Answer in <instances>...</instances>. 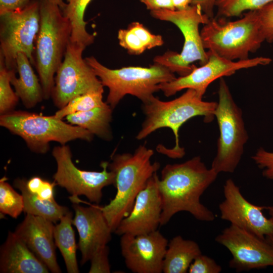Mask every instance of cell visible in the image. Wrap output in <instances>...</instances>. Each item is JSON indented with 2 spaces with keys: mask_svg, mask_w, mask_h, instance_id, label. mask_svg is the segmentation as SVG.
I'll return each instance as SVG.
<instances>
[{
  "mask_svg": "<svg viewBox=\"0 0 273 273\" xmlns=\"http://www.w3.org/2000/svg\"><path fill=\"white\" fill-rule=\"evenodd\" d=\"M218 174L199 156L181 163L166 165L158 180L162 205L160 225L180 211L189 212L200 221L214 220L215 214L201 203L200 197Z\"/></svg>",
  "mask_w": 273,
  "mask_h": 273,
  "instance_id": "6da1fadb",
  "label": "cell"
},
{
  "mask_svg": "<svg viewBox=\"0 0 273 273\" xmlns=\"http://www.w3.org/2000/svg\"><path fill=\"white\" fill-rule=\"evenodd\" d=\"M153 154V150L143 144L133 154L124 153L112 156L108 168L115 174L117 192L107 205L100 207L113 232L129 214L138 194L159 169L158 162L151 163Z\"/></svg>",
  "mask_w": 273,
  "mask_h": 273,
  "instance_id": "7a4b0ae2",
  "label": "cell"
},
{
  "mask_svg": "<svg viewBox=\"0 0 273 273\" xmlns=\"http://www.w3.org/2000/svg\"><path fill=\"white\" fill-rule=\"evenodd\" d=\"M202 98L192 89H187L181 96L169 101H163L153 96L143 103L142 110L146 117L136 139L141 140L158 129L169 128L173 132L175 145L169 149L163 147L159 151L171 158H182L185 151L179 146L178 132L181 126L195 117L203 116L206 123L215 118L217 102L204 101Z\"/></svg>",
  "mask_w": 273,
  "mask_h": 273,
  "instance_id": "3957f363",
  "label": "cell"
},
{
  "mask_svg": "<svg viewBox=\"0 0 273 273\" xmlns=\"http://www.w3.org/2000/svg\"><path fill=\"white\" fill-rule=\"evenodd\" d=\"M40 16L34 49V66L43 99L48 100L52 96L55 74L64 59L72 28L60 7L49 0H40Z\"/></svg>",
  "mask_w": 273,
  "mask_h": 273,
  "instance_id": "277c9868",
  "label": "cell"
},
{
  "mask_svg": "<svg viewBox=\"0 0 273 273\" xmlns=\"http://www.w3.org/2000/svg\"><path fill=\"white\" fill-rule=\"evenodd\" d=\"M205 50L234 61L249 59L265 41L257 10L244 13L233 21L223 18L210 19L200 31Z\"/></svg>",
  "mask_w": 273,
  "mask_h": 273,
  "instance_id": "5b68a950",
  "label": "cell"
},
{
  "mask_svg": "<svg viewBox=\"0 0 273 273\" xmlns=\"http://www.w3.org/2000/svg\"><path fill=\"white\" fill-rule=\"evenodd\" d=\"M85 60L103 86L108 88L106 102L113 110L126 95L136 97L143 103L147 102L160 90V84L176 78L168 68L155 63L148 67L128 66L113 69L105 66L93 56L86 57Z\"/></svg>",
  "mask_w": 273,
  "mask_h": 273,
  "instance_id": "8992f818",
  "label": "cell"
},
{
  "mask_svg": "<svg viewBox=\"0 0 273 273\" xmlns=\"http://www.w3.org/2000/svg\"><path fill=\"white\" fill-rule=\"evenodd\" d=\"M0 125L20 136L28 148L37 154L47 153L51 142L63 145L77 139L91 142L94 136L87 130L67 123L54 115L21 110L1 115Z\"/></svg>",
  "mask_w": 273,
  "mask_h": 273,
  "instance_id": "52a82bcc",
  "label": "cell"
},
{
  "mask_svg": "<svg viewBox=\"0 0 273 273\" xmlns=\"http://www.w3.org/2000/svg\"><path fill=\"white\" fill-rule=\"evenodd\" d=\"M150 15L156 19L174 24L179 28L184 39L180 53L168 51L156 56L154 63L162 65L183 76L190 73L195 67L194 62L198 61L202 65L207 62L209 54L204 48L199 26L207 23L210 19L198 6L191 5L181 10L152 11Z\"/></svg>",
  "mask_w": 273,
  "mask_h": 273,
  "instance_id": "ba28073f",
  "label": "cell"
},
{
  "mask_svg": "<svg viewBox=\"0 0 273 273\" xmlns=\"http://www.w3.org/2000/svg\"><path fill=\"white\" fill-rule=\"evenodd\" d=\"M218 101L214 112L219 135L211 168L217 173H233L248 139L241 109L235 102L223 77L219 78Z\"/></svg>",
  "mask_w": 273,
  "mask_h": 273,
  "instance_id": "9c48e42d",
  "label": "cell"
},
{
  "mask_svg": "<svg viewBox=\"0 0 273 273\" xmlns=\"http://www.w3.org/2000/svg\"><path fill=\"white\" fill-rule=\"evenodd\" d=\"M40 0H31L23 9L0 14V54L10 70L17 71L20 52L35 65L34 42L40 27Z\"/></svg>",
  "mask_w": 273,
  "mask_h": 273,
  "instance_id": "30bf717a",
  "label": "cell"
},
{
  "mask_svg": "<svg viewBox=\"0 0 273 273\" xmlns=\"http://www.w3.org/2000/svg\"><path fill=\"white\" fill-rule=\"evenodd\" d=\"M52 155L57 165L53 178L57 185L71 195L72 201L79 196H85L90 202L98 204L102 197V189L115 185V175L108 168L109 162L101 163V171L80 169L73 163L70 147L66 145L54 148Z\"/></svg>",
  "mask_w": 273,
  "mask_h": 273,
  "instance_id": "8fae6325",
  "label": "cell"
},
{
  "mask_svg": "<svg viewBox=\"0 0 273 273\" xmlns=\"http://www.w3.org/2000/svg\"><path fill=\"white\" fill-rule=\"evenodd\" d=\"M85 48L70 41L68 43L63 61L56 73L51 96L54 105L59 109L78 96L104 90L101 80L82 58Z\"/></svg>",
  "mask_w": 273,
  "mask_h": 273,
  "instance_id": "7c38bea8",
  "label": "cell"
},
{
  "mask_svg": "<svg viewBox=\"0 0 273 273\" xmlns=\"http://www.w3.org/2000/svg\"><path fill=\"white\" fill-rule=\"evenodd\" d=\"M208 53L209 58L205 64L199 67L195 66L185 76L160 84V90L169 97L184 89H192L203 98L208 86L217 79L231 76L241 69L266 65L271 62L270 58L264 57L234 61L222 58L211 51L208 50Z\"/></svg>",
  "mask_w": 273,
  "mask_h": 273,
  "instance_id": "4fadbf2b",
  "label": "cell"
},
{
  "mask_svg": "<svg viewBox=\"0 0 273 273\" xmlns=\"http://www.w3.org/2000/svg\"><path fill=\"white\" fill-rule=\"evenodd\" d=\"M215 240L231 252L229 266L237 272L273 266V248L266 238L231 224Z\"/></svg>",
  "mask_w": 273,
  "mask_h": 273,
  "instance_id": "5bb4252c",
  "label": "cell"
},
{
  "mask_svg": "<svg viewBox=\"0 0 273 273\" xmlns=\"http://www.w3.org/2000/svg\"><path fill=\"white\" fill-rule=\"evenodd\" d=\"M223 194L224 199L219 205L222 219L261 239L273 237V221L262 212L265 206L255 205L248 201L231 178L228 179L223 185Z\"/></svg>",
  "mask_w": 273,
  "mask_h": 273,
  "instance_id": "9a60e30c",
  "label": "cell"
},
{
  "mask_svg": "<svg viewBox=\"0 0 273 273\" xmlns=\"http://www.w3.org/2000/svg\"><path fill=\"white\" fill-rule=\"evenodd\" d=\"M120 245L126 267L134 273H161L168 241L159 231L121 236Z\"/></svg>",
  "mask_w": 273,
  "mask_h": 273,
  "instance_id": "2e32d148",
  "label": "cell"
},
{
  "mask_svg": "<svg viewBox=\"0 0 273 273\" xmlns=\"http://www.w3.org/2000/svg\"><path fill=\"white\" fill-rule=\"evenodd\" d=\"M158 178L155 172L149 179L136 196L129 214L122 219L114 232L116 234H144L156 231L160 225L162 205Z\"/></svg>",
  "mask_w": 273,
  "mask_h": 273,
  "instance_id": "e0dca14e",
  "label": "cell"
},
{
  "mask_svg": "<svg viewBox=\"0 0 273 273\" xmlns=\"http://www.w3.org/2000/svg\"><path fill=\"white\" fill-rule=\"evenodd\" d=\"M72 207L75 211L72 223L78 233V248L81 254L80 263L83 265L107 245L113 232L98 204L85 207L74 202Z\"/></svg>",
  "mask_w": 273,
  "mask_h": 273,
  "instance_id": "ac0fdd59",
  "label": "cell"
},
{
  "mask_svg": "<svg viewBox=\"0 0 273 273\" xmlns=\"http://www.w3.org/2000/svg\"><path fill=\"white\" fill-rule=\"evenodd\" d=\"M53 222L44 217L26 214L14 233L53 273L61 272L57 261Z\"/></svg>",
  "mask_w": 273,
  "mask_h": 273,
  "instance_id": "d6986e66",
  "label": "cell"
},
{
  "mask_svg": "<svg viewBox=\"0 0 273 273\" xmlns=\"http://www.w3.org/2000/svg\"><path fill=\"white\" fill-rule=\"evenodd\" d=\"M47 266L14 232H9L0 250L1 273H48Z\"/></svg>",
  "mask_w": 273,
  "mask_h": 273,
  "instance_id": "ffe728a7",
  "label": "cell"
},
{
  "mask_svg": "<svg viewBox=\"0 0 273 273\" xmlns=\"http://www.w3.org/2000/svg\"><path fill=\"white\" fill-rule=\"evenodd\" d=\"M17 72L19 77L13 72L11 83L14 87L15 93L27 108H32L43 99L41 85L35 74L28 57L20 52L16 57Z\"/></svg>",
  "mask_w": 273,
  "mask_h": 273,
  "instance_id": "44dd1931",
  "label": "cell"
},
{
  "mask_svg": "<svg viewBox=\"0 0 273 273\" xmlns=\"http://www.w3.org/2000/svg\"><path fill=\"white\" fill-rule=\"evenodd\" d=\"M112 110L106 102L92 110L67 115L65 119L70 124L87 130L94 135L107 141L112 139L110 123Z\"/></svg>",
  "mask_w": 273,
  "mask_h": 273,
  "instance_id": "7402d4cb",
  "label": "cell"
},
{
  "mask_svg": "<svg viewBox=\"0 0 273 273\" xmlns=\"http://www.w3.org/2000/svg\"><path fill=\"white\" fill-rule=\"evenodd\" d=\"M202 254L195 241L178 235L168 244L163 265L164 273H186L193 260Z\"/></svg>",
  "mask_w": 273,
  "mask_h": 273,
  "instance_id": "603a6c76",
  "label": "cell"
},
{
  "mask_svg": "<svg viewBox=\"0 0 273 273\" xmlns=\"http://www.w3.org/2000/svg\"><path fill=\"white\" fill-rule=\"evenodd\" d=\"M13 184L21 193L23 211L26 214L41 216L56 223L69 211L67 207L58 204L55 199L42 200L31 193L27 188L25 178H17Z\"/></svg>",
  "mask_w": 273,
  "mask_h": 273,
  "instance_id": "cb8c5ba5",
  "label": "cell"
},
{
  "mask_svg": "<svg viewBox=\"0 0 273 273\" xmlns=\"http://www.w3.org/2000/svg\"><path fill=\"white\" fill-rule=\"evenodd\" d=\"M73 213L69 211L60 219L54 227V237L56 246L63 257L67 271L78 273L79 270L76 259L77 246L72 228Z\"/></svg>",
  "mask_w": 273,
  "mask_h": 273,
  "instance_id": "d4e9b609",
  "label": "cell"
},
{
  "mask_svg": "<svg viewBox=\"0 0 273 273\" xmlns=\"http://www.w3.org/2000/svg\"><path fill=\"white\" fill-rule=\"evenodd\" d=\"M66 1V5L61 10L71 25L70 41L86 48L92 44L95 40V36L87 31L86 22L84 20L85 11L92 0Z\"/></svg>",
  "mask_w": 273,
  "mask_h": 273,
  "instance_id": "484cf974",
  "label": "cell"
},
{
  "mask_svg": "<svg viewBox=\"0 0 273 273\" xmlns=\"http://www.w3.org/2000/svg\"><path fill=\"white\" fill-rule=\"evenodd\" d=\"M273 0H216V18L238 17L249 11L260 9Z\"/></svg>",
  "mask_w": 273,
  "mask_h": 273,
  "instance_id": "4316f807",
  "label": "cell"
},
{
  "mask_svg": "<svg viewBox=\"0 0 273 273\" xmlns=\"http://www.w3.org/2000/svg\"><path fill=\"white\" fill-rule=\"evenodd\" d=\"M104 90L91 91L78 96L71 100L66 106L59 109L54 116L62 119L67 115L76 112H84L101 106Z\"/></svg>",
  "mask_w": 273,
  "mask_h": 273,
  "instance_id": "83f0119b",
  "label": "cell"
},
{
  "mask_svg": "<svg viewBox=\"0 0 273 273\" xmlns=\"http://www.w3.org/2000/svg\"><path fill=\"white\" fill-rule=\"evenodd\" d=\"M15 70L6 66L4 57L0 54V114L4 115L14 110L19 98L11 87V78Z\"/></svg>",
  "mask_w": 273,
  "mask_h": 273,
  "instance_id": "f1b7e54d",
  "label": "cell"
},
{
  "mask_svg": "<svg viewBox=\"0 0 273 273\" xmlns=\"http://www.w3.org/2000/svg\"><path fill=\"white\" fill-rule=\"evenodd\" d=\"M6 180V177H3L0 180V211L3 214L17 218L23 211V198Z\"/></svg>",
  "mask_w": 273,
  "mask_h": 273,
  "instance_id": "f546056e",
  "label": "cell"
},
{
  "mask_svg": "<svg viewBox=\"0 0 273 273\" xmlns=\"http://www.w3.org/2000/svg\"><path fill=\"white\" fill-rule=\"evenodd\" d=\"M28 190L39 198L45 200H54V188L56 183H51L39 176H33L26 179Z\"/></svg>",
  "mask_w": 273,
  "mask_h": 273,
  "instance_id": "4dcf8cb0",
  "label": "cell"
},
{
  "mask_svg": "<svg viewBox=\"0 0 273 273\" xmlns=\"http://www.w3.org/2000/svg\"><path fill=\"white\" fill-rule=\"evenodd\" d=\"M127 28L136 34L146 50L161 46L164 43L161 35L151 33L139 22H131Z\"/></svg>",
  "mask_w": 273,
  "mask_h": 273,
  "instance_id": "1f68e13d",
  "label": "cell"
},
{
  "mask_svg": "<svg viewBox=\"0 0 273 273\" xmlns=\"http://www.w3.org/2000/svg\"><path fill=\"white\" fill-rule=\"evenodd\" d=\"M117 38L119 45L130 55H139L146 50L136 34L127 28L119 29Z\"/></svg>",
  "mask_w": 273,
  "mask_h": 273,
  "instance_id": "d6a6232c",
  "label": "cell"
},
{
  "mask_svg": "<svg viewBox=\"0 0 273 273\" xmlns=\"http://www.w3.org/2000/svg\"><path fill=\"white\" fill-rule=\"evenodd\" d=\"M258 167L262 170L265 178L273 180V152H269L263 148H258L251 157Z\"/></svg>",
  "mask_w": 273,
  "mask_h": 273,
  "instance_id": "836d02e7",
  "label": "cell"
},
{
  "mask_svg": "<svg viewBox=\"0 0 273 273\" xmlns=\"http://www.w3.org/2000/svg\"><path fill=\"white\" fill-rule=\"evenodd\" d=\"M222 267L212 258L201 254L191 264L190 273H219Z\"/></svg>",
  "mask_w": 273,
  "mask_h": 273,
  "instance_id": "e575fe53",
  "label": "cell"
},
{
  "mask_svg": "<svg viewBox=\"0 0 273 273\" xmlns=\"http://www.w3.org/2000/svg\"><path fill=\"white\" fill-rule=\"evenodd\" d=\"M262 33L268 42L273 41V3L256 10Z\"/></svg>",
  "mask_w": 273,
  "mask_h": 273,
  "instance_id": "d590c367",
  "label": "cell"
},
{
  "mask_svg": "<svg viewBox=\"0 0 273 273\" xmlns=\"http://www.w3.org/2000/svg\"><path fill=\"white\" fill-rule=\"evenodd\" d=\"M109 249L107 245L98 250L91 258L89 273H109L110 265L108 255Z\"/></svg>",
  "mask_w": 273,
  "mask_h": 273,
  "instance_id": "8d00e7d4",
  "label": "cell"
},
{
  "mask_svg": "<svg viewBox=\"0 0 273 273\" xmlns=\"http://www.w3.org/2000/svg\"><path fill=\"white\" fill-rule=\"evenodd\" d=\"M31 0H0V14L24 9Z\"/></svg>",
  "mask_w": 273,
  "mask_h": 273,
  "instance_id": "74e56055",
  "label": "cell"
},
{
  "mask_svg": "<svg viewBox=\"0 0 273 273\" xmlns=\"http://www.w3.org/2000/svg\"><path fill=\"white\" fill-rule=\"evenodd\" d=\"M150 11L166 9L174 10L172 0H139Z\"/></svg>",
  "mask_w": 273,
  "mask_h": 273,
  "instance_id": "f35d334b",
  "label": "cell"
},
{
  "mask_svg": "<svg viewBox=\"0 0 273 273\" xmlns=\"http://www.w3.org/2000/svg\"><path fill=\"white\" fill-rule=\"evenodd\" d=\"M216 0H193L191 5L198 6L210 19L214 18Z\"/></svg>",
  "mask_w": 273,
  "mask_h": 273,
  "instance_id": "ab89813d",
  "label": "cell"
},
{
  "mask_svg": "<svg viewBox=\"0 0 273 273\" xmlns=\"http://www.w3.org/2000/svg\"><path fill=\"white\" fill-rule=\"evenodd\" d=\"M175 10H181L188 8L193 0H172Z\"/></svg>",
  "mask_w": 273,
  "mask_h": 273,
  "instance_id": "60d3db41",
  "label": "cell"
},
{
  "mask_svg": "<svg viewBox=\"0 0 273 273\" xmlns=\"http://www.w3.org/2000/svg\"><path fill=\"white\" fill-rule=\"evenodd\" d=\"M56 4H57L61 9H63L66 5V3L64 0H49Z\"/></svg>",
  "mask_w": 273,
  "mask_h": 273,
  "instance_id": "b9f144b4",
  "label": "cell"
},
{
  "mask_svg": "<svg viewBox=\"0 0 273 273\" xmlns=\"http://www.w3.org/2000/svg\"><path fill=\"white\" fill-rule=\"evenodd\" d=\"M265 209L268 211L269 215L273 221V206H265Z\"/></svg>",
  "mask_w": 273,
  "mask_h": 273,
  "instance_id": "7bdbcfd3",
  "label": "cell"
},
{
  "mask_svg": "<svg viewBox=\"0 0 273 273\" xmlns=\"http://www.w3.org/2000/svg\"><path fill=\"white\" fill-rule=\"evenodd\" d=\"M265 238H266V240L268 241V242L271 245V246L273 248V237L266 236Z\"/></svg>",
  "mask_w": 273,
  "mask_h": 273,
  "instance_id": "ee69618b",
  "label": "cell"
}]
</instances>
